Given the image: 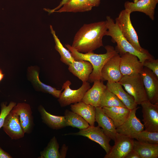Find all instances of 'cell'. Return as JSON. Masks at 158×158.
<instances>
[{
	"instance_id": "37",
	"label": "cell",
	"mask_w": 158,
	"mask_h": 158,
	"mask_svg": "<svg viewBox=\"0 0 158 158\" xmlns=\"http://www.w3.org/2000/svg\"><path fill=\"white\" fill-rule=\"evenodd\" d=\"M9 153L4 151L0 147V158H12Z\"/></svg>"
},
{
	"instance_id": "10",
	"label": "cell",
	"mask_w": 158,
	"mask_h": 158,
	"mask_svg": "<svg viewBox=\"0 0 158 158\" xmlns=\"http://www.w3.org/2000/svg\"><path fill=\"white\" fill-rule=\"evenodd\" d=\"M140 104L145 130L158 132V103L153 104L147 100L142 102Z\"/></svg>"
},
{
	"instance_id": "3",
	"label": "cell",
	"mask_w": 158,
	"mask_h": 158,
	"mask_svg": "<svg viewBox=\"0 0 158 158\" xmlns=\"http://www.w3.org/2000/svg\"><path fill=\"white\" fill-rule=\"evenodd\" d=\"M106 18V35L110 36L112 42L116 43L115 49L120 55L127 52L132 54L136 56L142 63L147 59L154 58L150 54L143 53L136 50L123 36L114 20L109 16Z\"/></svg>"
},
{
	"instance_id": "38",
	"label": "cell",
	"mask_w": 158,
	"mask_h": 158,
	"mask_svg": "<svg viewBox=\"0 0 158 158\" xmlns=\"http://www.w3.org/2000/svg\"><path fill=\"white\" fill-rule=\"evenodd\" d=\"M67 150L68 147L66 146L65 145H63L60 152L61 158L65 157L68 150Z\"/></svg>"
},
{
	"instance_id": "40",
	"label": "cell",
	"mask_w": 158,
	"mask_h": 158,
	"mask_svg": "<svg viewBox=\"0 0 158 158\" xmlns=\"http://www.w3.org/2000/svg\"><path fill=\"white\" fill-rule=\"evenodd\" d=\"M157 1H158V0H157Z\"/></svg>"
},
{
	"instance_id": "11",
	"label": "cell",
	"mask_w": 158,
	"mask_h": 158,
	"mask_svg": "<svg viewBox=\"0 0 158 158\" xmlns=\"http://www.w3.org/2000/svg\"><path fill=\"white\" fill-rule=\"evenodd\" d=\"M139 107L130 110L129 114L124 122L116 128V132L133 138L139 133L144 130V126L136 115Z\"/></svg>"
},
{
	"instance_id": "32",
	"label": "cell",
	"mask_w": 158,
	"mask_h": 158,
	"mask_svg": "<svg viewBox=\"0 0 158 158\" xmlns=\"http://www.w3.org/2000/svg\"><path fill=\"white\" fill-rule=\"evenodd\" d=\"M16 103L11 102L7 105V102H3L1 104L0 113V129L3 127L5 118L8 113L16 105Z\"/></svg>"
},
{
	"instance_id": "39",
	"label": "cell",
	"mask_w": 158,
	"mask_h": 158,
	"mask_svg": "<svg viewBox=\"0 0 158 158\" xmlns=\"http://www.w3.org/2000/svg\"><path fill=\"white\" fill-rule=\"evenodd\" d=\"M4 76V74H3L0 68V82L3 79Z\"/></svg>"
},
{
	"instance_id": "7",
	"label": "cell",
	"mask_w": 158,
	"mask_h": 158,
	"mask_svg": "<svg viewBox=\"0 0 158 158\" xmlns=\"http://www.w3.org/2000/svg\"><path fill=\"white\" fill-rule=\"evenodd\" d=\"M80 135L87 137L99 144L104 150L106 154L109 152L111 147L109 144L111 139L106 134L102 129L98 126H90L86 129L80 130L78 132L64 135Z\"/></svg>"
},
{
	"instance_id": "16",
	"label": "cell",
	"mask_w": 158,
	"mask_h": 158,
	"mask_svg": "<svg viewBox=\"0 0 158 158\" xmlns=\"http://www.w3.org/2000/svg\"><path fill=\"white\" fill-rule=\"evenodd\" d=\"M12 109L18 115L21 125L25 133H31L33 129L34 123L30 105L25 103H19Z\"/></svg>"
},
{
	"instance_id": "18",
	"label": "cell",
	"mask_w": 158,
	"mask_h": 158,
	"mask_svg": "<svg viewBox=\"0 0 158 158\" xmlns=\"http://www.w3.org/2000/svg\"><path fill=\"white\" fill-rule=\"evenodd\" d=\"M95 121L101 127L106 134L114 140L117 133L116 128L112 120L104 113L102 108H95Z\"/></svg>"
},
{
	"instance_id": "20",
	"label": "cell",
	"mask_w": 158,
	"mask_h": 158,
	"mask_svg": "<svg viewBox=\"0 0 158 158\" xmlns=\"http://www.w3.org/2000/svg\"><path fill=\"white\" fill-rule=\"evenodd\" d=\"M68 69L82 82H88L92 72L93 67L89 62L83 60H75L68 66Z\"/></svg>"
},
{
	"instance_id": "24",
	"label": "cell",
	"mask_w": 158,
	"mask_h": 158,
	"mask_svg": "<svg viewBox=\"0 0 158 158\" xmlns=\"http://www.w3.org/2000/svg\"><path fill=\"white\" fill-rule=\"evenodd\" d=\"M102 109L104 113L112 120L116 128L126 120L130 111L126 107H104Z\"/></svg>"
},
{
	"instance_id": "6",
	"label": "cell",
	"mask_w": 158,
	"mask_h": 158,
	"mask_svg": "<svg viewBox=\"0 0 158 158\" xmlns=\"http://www.w3.org/2000/svg\"><path fill=\"white\" fill-rule=\"evenodd\" d=\"M71 84L70 81L67 80L62 86V89L64 90L61 92L58 99L61 107L81 101L86 92L91 87L89 82H83L82 85L79 88L74 90L70 87Z\"/></svg>"
},
{
	"instance_id": "17",
	"label": "cell",
	"mask_w": 158,
	"mask_h": 158,
	"mask_svg": "<svg viewBox=\"0 0 158 158\" xmlns=\"http://www.w3.org/2000/svg\"><path fill=\"white\" fill-rule=\"evenodd\" d=\"M93 83L92 86L86 92L82 101L95 107H100L102 98L107 88L106 86L101 80H96Z\"/></svg>"
},
{
	"instance_id": "22",
	"label": "cell",
	"mask_w": 158,
	"mask_h": 158,
	"mask_svg": "<svg viewBox=\"0 0 158 158\" xmlns=\"http://www.w3.org/2000/svg\"><path fill=\"white\" fill-rule=\"evenodd\" d=\"M95 108L92 105L85 103L82 101L71 105V111L81 116L91 126H94Z\"/></svg>"
},
{
	"instance_id": "19",
	"label": "cell",
	"mask_w": 158,
	"mask_h": 158,
	"mask_svg": "<svg viewBox=\"0 0 158 158\" xmlns=\"http://www.w3.org/2000/svg\"><path fill=\"white\" fill-rule=\"evenodd\" d=\"M107 89L114 94L130 110L137 107L133 97L126 92L118 82H107Z\"/></svg>"
},
{
	"instance_id": "31",
	"label": "cell",
	"mask_w": 158,
	"mask_h": 158,
	"mask_svg": "<svg viewBox=\"0 0 158 158\" xmlns=\"http://www.w3.org/2000/svg\"><path fill=\"white\" fill-rule=\"evenodd\" d=\"M133 138L140 142L158 144V132H149L144 130L136 135Z\"/></svg>"
},
{
	"instance_id": "29",
	"label": "cell",
	"mask_w": 158,
	"mask_h": 158,
	"mask_svg": "<svg viewBox=\"0 0 158 158\" xmlns=\"http://www.w3.org/2000/svg\"><path fill=\"white\" fill-rule=\"evenodd\" d=\"M59 145L56 137H53L47 146L40 152L38 158H61L59 151Z\"/></svg>"
},
{
	"instance_id": "15",
	"label": "cell",
	"mask_w": 158,
	"mask_h": 158,
	"mask_svg": "<svg viewBox=\"0 0 158 158\" xmlns=\"http://www.w3.org/2000/svg\"><path fill=\"white\" fill-rule=\"evenodd\" d=\"M158 2L157 0H134L133 2L126 1L124 4L125 9L130 11L143 13L152 20L155 19V10Z\"/></svg>"
},
{
	"instance_id": "30",
	"label": "cell",
	"mask_w": 158,
	"mask_h": 158,
	"mask_svg": "<svg viewBox=\"0 0 158 158\" xmlns=\"http://www.w3.org/2000/svg\"><path fill=\"white\" fill-rule=\"evenodd\" d=\"M126 107L114 94L107 88L103 94L99 107Z\"/></svg>"
},
{
	"instance_id": "14",
	"label": "cell",
	"mask_w": 158,
	"mask_h": 158,
	"mask_svg": "<svg viewBox=\"0 0 158 158\" xmlns=\"http://www.w3.org/2000/svg\"><path fill=\"white\" fill-rule=\"evenodd\" d=\"M120 68L123 76L140 73L144 66L135 55L126 53L120 55Z\"/></svg>"
},
{
	"instance_id": "26",
	"label": "cell",
	"mask_w": 158,
	"mask_h": 158,
	"mask_svg": "<svg viewBox=\"0 0 158 158\" xmlns=\"http://www.w3.org/2000/svg\"><path fill=\"white\" fill-rule=\"evenodd\" d=\"M62 6L54 12H84L91 11L92 8L86 0H68Z\"/></svg>"
},
{
	"instance_id": "5",
	"label": "cell",
	"mask_w": 158,
	"mask_h": 158,
	"mask_svg": "<svg viewBox=\"0 0 158 158\" xmlns=\"http://www.w3.org/2000/svg\"><path fill=\"white\" fill-rule=\"evenodd\" d=\"M118 82L132 96L137 104L147 100L142 78L139 73L123 76Z\"/></svg>"
},
{
	"instance_id": "2",
	"label": "cell",
	"mask_w": 158,
	"mask_h": 158,
	"mask_svg": "<svg viewBox=\"0 0 158 158\" xmlns=\"http://www.w3.org/2000/svg\"><path fill=\"white\" fill-rule=\"evenodd\" d=\"M65 46L70 52L75 60H81L89 62L92 65L93 70L90 75L88 82L93 83L96 80H101L102 69L106 62L112 56L118 53L112 46L108 45L105 47L106 53L97 54L93 52L86 53L79 52L69 44Z\"/></svg>"
},
{
	"instance_id": "33",
	"label": "cell",
	"mask_w": 158,
	"mask_h": 158,
	"mask_svg": "<svg viewBox=\"0 0 158 158\" xmlns=\"http://www.w3.org/2000/svg\"><path fill=\"white\" fill-rule=\"evenodd\" d=\"M144 67L150 70L158 77V60L154 58H149L145 60L142 63Z\"/></svg>"
},
{
	"instance_id": "35",
	"label": "cell",
	"mask_w": 158,
	"mask_h": 158,
	"mask_svg": "<svg viewBox=\"0 0 158 158\" xmlns=\"http://www.w3.org/2000/svg\"><path fill=\"white\" fill-rule=\"evenodd\" d=\"M68 0H62L60 3L59 5L57 6L56 7L53 9H49L44 8V9L46 11L48 12L49 13H51L54 12L57 10L61 8L63 4L65 3Z\"/></svg>"
},
{
	"instance_id": "1",
	"label": "cell",
	"mask_w": 158,
	"mask_h": 158,
	"mask_svg": "<svg viewBox=\"0 0 158 158\" xmlns=\"http://www.w3.org/2000/svg\"><path fill=\"white\" fill-rule=\"evenodd\" d=\"M107 30L106 20L84 24L75 34L71 46L80 52H93L103 46L102 38Z\"/></svg>"
},
{
	"instance_id": "8",
	"label": "cell",
	"mask_w": 158,
	"mask_h": 158,
	"mask_svg": "<svg viewBox=\"0 0 158 158\" xmlns=\"http://www.w3.org/2000/svg\"><path fill=\"white\" fill-rule=\"evenodd\" d=\"M139 73L147 100L152 104H158V77L150 70L145 67Z\"/></svg>"
},
{
	"instance_id": "13",
	"label": "cell",
	"mask_w": 158,
	"mask_h": 158,
	"mask_svg": "<svg viewBox=\"0 0 158 158\" xmlns=\"http://www.w3.org/2000/svg\"><path fill=\"white\" fill-rule=\"evenodd\" d=\"M3 130L12 140L23 138L25 133L18 115L12 109L6 116L3 126Z\"/></svg>"
},
{
	"instance_id": "36",
	"label": "cell",
	"mask_w": 158,
	"mask_h": 158,
	"mask_svg": "<svg viewBox=\"0 0 158 158\" xmlns=\"http://www.w3.org/2000/svg\"><path fill=\"white\" fill-rule=\"evenodd\" d=\"M101 0H86L88 4L92 7L99 6Z\"/></svg>"
},
{
	"instance_id": "9",
	"label": "cell",
	"mask_w": 158,
	"mask_h": 158,
	"mask_svg": "<svg viewBox=\"0 0 158 158\" xmlns=\"http://www.w3.org/2000/svg\"><path fill=\"white\" fill-rule=\"evenodd\" d=\"M133 138L117 133L114 144L104 158H124L133 148Z\"/></svg>"
},
{
	"instance_id": "4",
	"label": "cell",
	"mask_w": 158,
	"mask_h": 158,
	"mask_svg": "<svg viewBox=\"0 0 158 158\" xmlns=\"http://www.w3.org/2000/svg\"><path fill=\"white\" fill-rule=\"evenodd\" d=\"M131 13L127 9L122 10L115 19V23L124 37L136 50L143 53L150 54L148 50L140 45L137 34L130 20Z\"/></svg>"
},
{
	"instance_id": "28",
	"label": "cell",
	"mask_w": 158,
	"mask_h": 158,
	"mask_svg": "<svg viewBox=\"0 0 158 158\" xmlns=\"http://www.w3.org/2000/svg\"><path fill=\"white\" fill-rule=\"evenodd\" d=\"M50 27L51 33L53 35L55 43V48L60 55V60L63 63L68 66L75 59L70 52L63 46L56 35L55 32L53 30L52 26L50 25Z\"/></svg>"
},
{
	"instance_id": "34",
	"label": "cell",
	"mask_w": 158,
	"mask_h": 158,
	"mask_svg": "<svg viewBox=\"0 0 158 158\" xmlns=\"http://www.w3.org/2000/svg\"><path fill=\"white\" fill-rule=\"evenodd\" d=\"M124 158H140L137 152L133 149L131 150Z\"/></svg>"
},
{
	"instance_id": "23",
	"label": "cell",
	"mask_w": 158,
	"mask_h": 158,
	"mask_svg": "<svg viewBox=\"0 0 158 158\" xmlns=\"http://www.w3.org/2000/svg\"><path fill=\"white\" fill-rule=\"evenodd\" d=\"M42 122L50 128L55 130L66 126L64 116H56L47 112L41 105L38 107Z\"/></svg>"
},
{
	"instance_id": "21",
	"label": "cell",
	"mask_w": 158,
	"mask_h": 158,
	"mask_svg": "<svg viewBox=\"0 0 158 158\" xmlns=\"http://www.w3.org/2000/svg\"><path fill=\"white\" fill-rule=\"evenodd\" d=\"M28 71L29 78L37 90L49 93L57 98L59 97L62 89L58 90L42 83L39 79V72L36 67H30Z\"/></svg>"
},
{
	"instance_id": "12",
	"label": "cell",
	"mask_w": 158,
	"mask_h": 158,
	"mask_svg": "<svg viewBox=\"0 0 158 158\" xmlns=\"http://www.w3.org/2000/svg\"><path fill=\"white\" fill-rule=\"evenodd\" d=\"M120 56L117 53L109 59L104 65L101 72L102 81L118 82L123 77L120 68Z\"/></svg>"
},
{
	"instance_id": "27",
	"label": "cell",
	"mask_w": 158,
	"mask_h": 158,
	"mask_svg": "<svg viewBox=\"0 0 158 158\" xmlns=\"http://www.w3.org/2000/svg\"><path fill=\"white\" fill-rule=\"evenodd\" d=\"M64 116L66 126L76 128L80 130L86 129L90 126L81 116L72 111L66 110Z\"/></svg>"
},
{
	"instance_id": "25",
	"label": "cell",
	"mask_w": 158,
	"mask_h": 158,
	"mask_svg": "<svg viewBox=\"0 0 158 158\" xmlns=\"http://www.w3.org/2000/svg\"><path fill=\"white\" fill-rule=\"evenodd\" d=\"M133 149L140 158H157L158 144H152L134 140Z\"/></svg>"
}]
</instances>
